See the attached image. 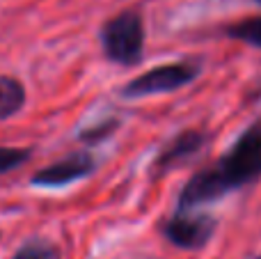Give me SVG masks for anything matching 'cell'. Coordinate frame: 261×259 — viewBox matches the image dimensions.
<instances>
[{
    "label": "cell",
    "instance_id": "cell-9",
    "mask_svg": "<svg viewBox=\"0 0 261 259\" xmlns=\"http://www.w3.org/2000/svg\"><path fill=\"white\" fill-rule=\"evenodd\" d=\"M14 259H60V252H58V248H53L50 243L35 241V243L23 246Z\"/></svg>",
    "mask_w": 261,
    "mask_h": 259
},
{
    "label": "cell",
    "instance_id": "cell-6",
    "mask_svg": "<svg viewBox=\"0 0 261 259\" xmlns=\"http://www.w3.org/2000/svg\"><path fill=\"white\" fill-rule=\"evenodd\" d=\"M202 145H204V136H202V133H197V131L181 133V136H176L174 140H172L170 145L161 151V156L156 159L153 168H156V172H165V170H170L172 165H176L179 161L193 156Z\"/></svg>",
    "mask_w": 261,
    "mask_h": 259
},
{
    "label": "cell",
    "instance_id": "cell-2",
    "mask_svg": "<svg viewBox=\"0 0 261 259\" xmlns=\"http://www.w3.org/2000/svg\"><path fill=\"white\" fill-rule=\"evenodd\" d=\"M101 44H103L106 58L113 60V62H140L144 48V28L140 14L128 9V12H122L115 18H110L103 25V32H101Z\"/></svg>",
    "mask_w": 261,
    "mask_h": 259
},
{
    "label": "cell",
    "instance_id": "cell-4",
    "mask_svg": "<svg viewBox=\"0 0 261 259\" xmlns=\"http://www.w3.org/2000/svg\"><path fill=\"white\" fill-rule=\"evenodd\" d=\"M213 229H216V220L211 216L181 211L179 216L167 220L163 232L174 246L186 248V250H197L208 243V239L213 237Z\"/></svg>",
    "mask_w": 261,
    "mask_h": 259
},
{
    "label": "cell",
    "instance_id": "cell-3",
    "mask_svg": "<svg viewBox=\"0 0 261 259\" xmlns=\"http://www.w3.org/2000/svg\"><path fill=\"white\" fill-rule=\"evenodd\" d=\"M197 76V64L190 62H174V64H163V67L149 69L142 76L133 78L126 87H124V96L133 99V96H147V94H161V92H174L179 87L188 85Z\"/></svg>",
    "mask_w": 261,
    "mask_h": 259
},
{
    "label": "cell",
    "instance_id": "cell-5",
    "mask_svg": "<svg viewBox=\"0 0 261 259\" xmlns=\"http://www.w3.org/2000/svg\"><path fill=\"white\" fill-rule=\"evenodd\" d=\"M92 170H94L92 156L87 151H78V154H71L67 159L58 161V163L48 165V168L39 170L32 177V184L35 186H64V184H71L87 177Z\"/></svg>",
    "mask_w": 261,
    "mask_h": 259
},
{
    "label": "cell",
    "instance_id": "cell-8",
    "mask_svg": "<svg viewBox=\"0 0 261 259\" xmlns=\"http://www.w3.org/2000/svg\"><path fill=\"white\" fill-rule=\"evenodd\" d=\"M227 35L234 37V39H239V41H245V44H250V46L261 48V16L239 21L236 25L227 28Z\"/></svg>",
    "mask_w": 261,
    "mask_h": 259
},
{
    "label": "cell",
    "instance_id": "cell-11",
    "mask_svg": "<svg viewBox=\"0 0 261 259\" xmlns=\"http://www.w3.org/2000/svg\"><path fill=\"white\" fill-rule=\"evenodd\" d=\"M257 3H259V5H261V0H257Z\"/></svg>",
    "mask_w": 261,
    "mask_h": 259
},
{
    "label": "cell",
    "instance_id": "cell-7",
    "mask_svg": "<svg viewBox=\"0 0 261 259\" xmlns=\"http://www.w3.org/2000/svg\"><path fill=\"white\" fill-rule=\"evenodd\" d=\"M25 103V90L21 81L12 76H0V122L16 115Z\"/></svg>",
    "mask_w": 261,
    "mask_h": 259
},
{
    "label": "cell",
    "instance_id": "cell-1",
    "mask_svg": "<svg viewBox=\"0 0 261 259\" xmlns=\"http://www.w3.org/2000/svg\"><path fill=\"white\" fill-rule=\"evenodd\" d=\"M261 177V122H254L236 145L216 165L197 172L181 191L179 209L190 211L199 204L220 200L236 188Z\"/></svg>",
    "mask_w": 261,
    "mask_h": 259
},
{
    "label": "cell",
    "instance_id": "cell-10",
    "mask_svg": "<svg viewBox=\"0 0 261 259\" xmlns=\"http://www.w3.org/2000/svg\"><path fill=\"white\" fill-rule=\"evenodd\" d=\"M30 159L28 149H16V147H0V174L9 172V170L23 165Z\"/></svg>",
    "mask_w": 261,
    "mask_h": 259
}]
</instances>
